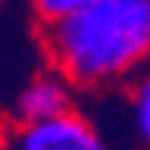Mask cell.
I'll return each instance as SVG.
<instances>
[{"label": "cell", "mask_w": 150, "mask_h": 150, "mask_svg": "<svg viewBox=\"0 0 150 150\" xmlns=\"http://www.w3.org/2000/svg\"><path fill=\"white\" fill-rule=\"evenodd\" d=\"M38 35L44 63L78 94H119L150 66V0H91Z\"/></svg>", "instance_id": "obj_1"}, {"label": "cell", "mask_w": 150, "mask_h": 150, "mask_svg": "<svg viewBox=\"0 0 150 150\" xmlns=\"http://www.w3.org/2000/svg\"><path fill=\"white\" fill-rule=\"evenodd\" d=\"M9 150H116V144L100 122L78 106L56 119L13 125Z\"/></svg>", "instance_id": "obj_2"}, {"label": "cell", "mask_w": 150, "mask_h": 150, "mask_svg": "<svg viewBox=\"0 0 150 150\" xmlns=\"http://www.w3.org/2000/svg\"><path fill=\"white\" fill-rule=\"evenodd\" d=\"M72 110H78V91L69 78H63L53 66L44 63L16 88L9 103V119L13 125H25V122L56 119Z\"/></svg>", "instance_id": "obj_3"}, {"label": "cell", "mask_w": 150, "mask_h": 150, "mask_svg": "<svg viewBox=\"0 0 150 150\" xmlns=\"http://www.w3.org/2000/svg\"><path fill=\"white\" fill-rule=\"evenodd\" d=\"M122 116L134 147L150 150V66L128 88H122Z\"/></svg>", "instance_id": "obj_4"}, {"label": "cell", "mask_w": 150, "mask_h": 150, "mask_svg": "<svg viewBox=\"0 0 150 150\" xmlns=\"http://www.w3.org/2000/svg\"><path fill=\"white\" fill-rule=\"evenodd\" d=\"M84 3H91V0H25V9L38 28H47L53 22H59V19L72 16Z\"/></svg>", "instance_id": "obj_5"}, {"label": "cell", "mask_w": 150, "mask_h": 150, "mask_svg": "<svg viewBox=\"0 0 150 150\" xmlns=\"http://www.w3.org/2000/svg\"><path fill=\"white\" fill-rule=\"evenodd\" d=\"M9 134H13V119L0 110V150H9Z\"/></svg>", "instance_id": "obj_6"}, {"label": "cell", "mask_w": 150, "mask_h": 150, "mask_svg": "<svg viewBox=\"0 0 150 150\" xmlns=\"http://www.w3.org/2000/svg\"><path fill=\"white\" fill-rule=\"evenodd\" d=\"M3 3H6V0H0V6H3Z\"/></svg>", "instance_id": "obj_7"}]
</instances>
